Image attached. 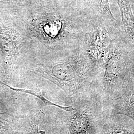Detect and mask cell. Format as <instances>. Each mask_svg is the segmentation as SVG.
Wrapping results in <instances>:
<instances>
[{"label": "cell", "mask_w": 134, "mask_h": 134, "mask_svg": "<svg viewBox=\"0 0 134 134\" xmlns=\"http://www.w3.org/2000/svg\"><path fill=\"white\" fill-rule=\"evenodd\" d=\"M72 106L74 110L67 112L64 119L66 134H99L107 111L98 96L79 98Z\"/></svg>", "instance_id": "1"}, {"label": "cell", "mask_w": 134, "mask_h": 134, "mask_svg": "<svg viewBox=\"0 0 134 134\" xmlns=\"http://www.w3.org/2000/svg\"><path fill=\"white\" fill-rule=\"evenodd\" d=\"M107 52L104 72L100 79L99 91L97 94L105 106L120 94L132 68L118 48L112 47Z\"/></svg>", "instance_id": "2"}, {"label": "cell", "mask_w": 134, "mask_h": 134, "mask_svg": "<svg viewBox=\"0 0 134 134\" xmlns=\"http://www.w3.org/2000/svg\"><path fill=\"white\" fill-rule=\"evenodd\" d=\"M110 114H122L134 121V75H129L120 94L105 106Z\"/></svg>", "instance_id": "3"}, {"label": "cell", "mask_w": 134, "mask_h": 134, "mask_svg": "<svg viewBox=\"0 0 134 134\" xmlns=\"http://www.w3.org/2000/svg\"><path fill=\"white\" fill-rule=\"evenodd\" d=\"M99 134H134V121L126 116L107 112L101 121Z\"/></svg>", "instance_id": "4"}, {"label": "cell", "mask_w": 134, "mask_h": 134, "mask_svg": "<svg viewBox=\"0 0 134 134\" xmlns=\"http://www.w3.org/2000/svg\"><path fill=\"white\" fill-rule=\"evenodd\" d=\"M44 114L42 111H37L16 121L12 134H45L44 131L39 130V125Z\"/></svg>", "instance_id": "5"}, {"label": "cell", "mask_w": 134, "mask_h": 134, "mask_svg": "<svg viewBox=\"0 0 134 134\" xmlns=\"http://www.w3.org/2000/svg\"><path fill=\"white\" fill-rule=\"evenodd\" d=\"M126 34L134 45V16L128 0H118Z\"/></svg>", "instance_id": "6"}, {"label": "cell", "mask_w": 134, "mask_h": 134, "mask_svg": "<svg viewBox=\"0 0 134 134\" xmlns=\"http://www.w3.org/2000/svg\"><path fill=\"white\" fill-rule=\"evenodd\" d=\"M10 114L0 113V134H12L16 123Z\"/></svg>", "instance_id": "7"}, {"label": "cell", "mask_w": 134, "mask_h": 134, "mask_svg": "<svg viewBox=\"0 0 134 134\" xmlns=\"http://www.w3.org/2000/svg\"><path fill=\"white\" fill-rule=\"evenodd\" d=\"M11 89H12L13 90H14V91H19V92H24V93H27L29 94H31L32 95L37 97L39 98L43 102L47 105H52L55 107H58L62 110L65 111L66 112H69V111H71L72 110H74V107L72 105L69 106H62L56 104L55 103H54L52 102H51L49 100H47V99H46L44 97H43V96H42V94H40L39 93H38L37 92H35L34 91H29V90H22V89H16V88H12L11 87H10Z\"/></svg>", "instance_id": "8"}]
</instances>
